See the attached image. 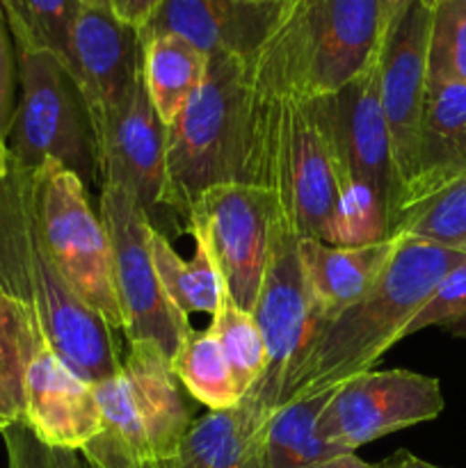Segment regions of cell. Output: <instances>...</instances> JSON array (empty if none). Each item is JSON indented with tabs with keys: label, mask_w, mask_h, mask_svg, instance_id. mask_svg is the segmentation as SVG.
I'll use <instances>...</instances> for the list:
<instances>
[{
	"label": "cell",
	"mask_w": 466,
	"mask_h": 468,
	"mask_svg": "<svg viewBox=\"0 0 466 468\" xmlns=\"http://www.w3.org/2000/svg\"><path fill=\"white\" fill-rule=\"evenodd\" d=\"M238 181L268 197L277 227L327 240L338 204L334 151L320 99H300L247 76Z\"/></svg>",
	"instance_id": "1"
},
{
	"label": "cell",
	"mask_w": 466,
	"mask_h": 468,
	"mask_svg": "<svg viewBox=\"0 0 466 468\" xmlns=\"http://www.w3.org/2000/svg\"><path fill=\"white\" fill-rule=\"evenodd\" d=\"M393 240L391 259L373 286L336 315L318 320L283 391L281 407L341 387L345 379L373 368L405 338L407 324L439 282L466 261V254L432 242Z\"/></svg>",
	"instance_id": "2"
},
{
	"label": "cell",
	"mask_w": 466,
	"mask_h": 468,
	"mask_svg": "<svg viewBox=\"0 0 466 468\" xmlns=\"http://www.w3.org/2000/svg\"><path fill=\"white\" fill-rule=\"evenodd\" d=\"M379 0H281L247 76L300 99H323L355 80L379 55Z\"/></svg>",
	"instance_id": "3"
},
{
	"label": "cell",
	"mask_w": 466,
	"mask_h": 468,
	"mask_svg": "<svg viewBox=\"0 0 466 468\" xmlns=\"http://www.w3.org/2000/svg\"><path fill=\"white\" fill-rule=\"evenodd\" d=\"M245 59L208 55L204 82L176 123L164 128L163 206L183 219L201 192L238 181Z\"/></svg>",
	"instance_id": "4"
},
{
	"label": "cell",
	"mask_w": 466,
	"mask_h": 468,
	"mask_svg": "<svg viewBox=\"0 0 466 468\" xmlns=\"http://www.w3.org/2000/svg\"><path fill=\"white\" fill-rule=\"evenodd\" d=\"M30 218L32 231L59 277L114 332H123L112 242L101 215L91 208L85 183L62 165L44 163L30 176Z\"/></svg>",
	"instance_id": "5"
},
{
	"label": "cell",
	"mask_w": 466,
	"mask_h": 468,
	"mask_svg": "<svg viewBox=\"0 0 466 468\" xmlns=\"http://www.w3.org/2000/svg\"><path fill=\"white\" fill-rule=\"evenodd\" d=\"M16 69L21 94L7 137L14 163L26 172L58 163L87 190L99 186L91 119L67 64L48 50H16Z\"/></svg>",
	"instance_id": "6"
},
{
	"label": "cell",
	"mask_w": 466,
	"mask_h": 468,
	"mask_svg": "<svg viewBox=\"0 0 466 468\" xmlns=\"http://www.w3.org/2000/svg\"><path fill=\"white\" fill-rule=\"evenodd\" d=\"M99 215L112 242L114 283L128 343H154L169 359L195 332L190 318L167 300L149 247L151 218L123 187L101 186Z\"/></svg>",
	"instance_id": "7"
},
{
	"label": "cell",
	"mask_w": 466,
	"mask_h": 468,
	"mask_svg": "<svg viewBox=\"0 0 466 468\" xmlns=\"http://www.w3.org/2000/svg\"><path fill=\"white\" fill-rule=\"evenodd\" d=\"M446 410L439 379L414 370H364L345 379L318 419V434L329 446L355 452L397 430L437 419Z\"/></svg>",
	"instance_id": "8"
},
{
	"label": "cell",
	"mask_w": 466,
	"mask_h": 468,
	"mask_svg": "<svg viewBox=\"0 0 466 468\" xmlns=\"http://www.w3.org/2000/svg\"><path fill=\"white\" fill-rule=\"evenodd\" d=\"M297 242L286 229L272 224L268 265L251 311L265 343V373L247 398L270 414L281 407L292 370L320 320L306 288Z\"/></svg>",
	"instance_id": "9"
},
{
	"label": "cell",
	"mask_w": 466,
	"mask_h": 468,
	"mask_svg": "<svg viewBox=\"0 0 466 468\" xmlns=\"http://www.w3.org/2000/svg\"><path fill=\"white\" fill-rule=\"evenodd\" d=\"M272 206L254 186L233 181L201 192L185 218L208 245L227 295L240 309L254 311L270 254Z\"/></svg>",
	"instance_id": "10"
},
{
	"label": "cell",
	"mask_w": 466,
	"mask_h": 468,
	"mask_svg": "<svg viewBox=\"0 0 466 468\" xmlns=\"http://www.w3.org/2000/svg\"><path fill=\"white\" fill-rule=\"evenodd\" d=\"M320 108L336 163L338 190L347 186L373 190L391 210L393 224L400 197V178L379 103L377 59L336 94L323 96Z\"/></svg>",
	"instance_id": "11"
},
{
	"label": "cell",
	"mask_w": 466,
	"mask_h": 468,
	"mask_svg": "<svg viewBox=\"0 0 466 468\" xmlns=\"http://www.w3.org/2000/svg\"><path fill=\"white\" fill-rule=\"evenodd\" d=\"M32 292L35 314L50 350L87 384H101L122 373L123 356L114 329L87 304L55 270L32 231Z\"/></svg>",
	"instance_id": "12"
},
{
	"label": "cell",
	"mask_w": 466,
	"mask_h": 468,
	"mask_svg": "<svg viewBox=\"0 0 466 468\" xmlns=\"http://www.w3.org/2000/svg\"><path fill=\"white\" fill-rule=\"evenodd\" d=\"M142 58L144 39L137 27L114 16L108 5L80 9L64 64L85 99L91 131L131 101L142 78Z\"/></svg>",
	"instance_id": "13"
},
{
	"label": "cell",
	"mask_w": 466,
	"mask_h": 468,
	"mask_svg": "<svg viewBox=\"0 0 466 468\" xmlns=\"http://www.w3.org/2000/svg\"><path fill=\"white\" fill-rule=\"evenodd\" d=\"M432 9L414 0L379 46V103L391 140L400 187L409 176L428 94V46Z\"/></svg>",
	"instance_id": "14"
},
{
	"label": "cell",
	"mask_w": 466,
	"mask_h": 468,
	"mask_svg": "<svg viewBox=\"0 0 466 468\" xmlns=\"http://www.w3.org/2000/svg\"><path fill=\"white\" fill-rule=\"evenodd\" d=\"M96 167L101 186L123 187L154 215L164 197V128L158 122L144 87L137 82L131 101L94 131Z\"/></svg>",
	"instance_id": "15"
},
{
	"label": "cell",
	"mask_w": 466,
	"mask_h": 468,
	"mask_svg": "<svg viewBox=\"0 0 466 468\" xmlns=\"http://www.w3.org/2000/svg\"><path fill=\"white\" fill-rule=\"evenodd\" d=\"M21 423L44 446L76 452L103 428L94 387L55 356L44 334L23 373Z\"/></svg>",
	"instance_id": "16"
},
{
	"label": "cell",
	"mask_w": 466,
	"mask_h": 468,
	"mask_svg": "<svg viewBox=\"0 0 466 468\" xmlns=\"http://www.w3.org/2000/svg\"><path fill=\"white\" fill-rule=\"evenodd\" d=\"M281 9V0H163L142 27V37H183L206 55L249 59L263 44Z\"/></svg>",
	"instance_id": "17"
},
{
	"label": "cell",
	"mask_w": 466,
	"mask_h": 468,
	"mask_svg": "<svg viewBox=\"0 0 466 468\" xmlns=\"http://www.w3.org/2000/svg\"><path fill=\"white\" fill-rule=\"evenodd\" d=\"M464 176L466 85L455 80H428L414 160L409 176L400 187L396 215Z\"/></svg>",
	"instance_id": "18"
},
{
	"label": "cell",
	"mask_w": 466,
	"mask_h": 468,
	"mask_svg": "<svg viewBox=\"0 0 466 468\" xmlns=\"http://www.w3.org/2000/svg\"><path fill=\"white\" fill-rule=\"evenodd\" d=\"M123 378L155 455L164 466L174 468L183 437L195 423V410L187 400L190 393L174 373L172 359L154 343H128Z\"/></svg>",
	"instance_id": "19"
},
{
	"label": "cell",
	"mask_w": 466,
	"mask_h": 468,
	"mask_svg": "<svg viewBox=\"0 0 466 468\" xmlns=\"http://www.w3.org/2000/svg\"><path fill=\"white\" fill-rule=\"evenodd\" d=\"M270 419L249 398L231 410H210L190 425L174 468H270Z\"/></svg>",
	"instance_id": "20"
},
{
	"label": "cell",
	"mask_w": 466,
	"mask_h": 468,
	"mask_svg": "<svg viewBox=\"0 0 466 468\" xmlns=\"http://www.w3.org/2000/svg\"><path fill=\"white\" fill-rule=\"evenodd\" d=\"M393 245V238L356 247L327 245L315 238L297 242L302 272L320 320L336 315L373 286L391 259Z\"/></svg>",
	"instance_id": "21"
},
{
	"label": "cell",
	"mask_w": 466,
	"mask_h": 468,
	"mask_svg": "<svg viewBox=\"0 0 466 468\" xmlns=\"http://www.w3.org/2000/svg\"><path fill=\"white\" fill-rule=\"evenodd\" d=\"M142 39H144L142 76H144L146 94L158 122L163 123V128H169L176 123L204 82L208 71V55L172 32L142 37Z\"/></svg>",
	"instance_id": "22"
},
{
	"label": "cell",
	"mask_w": 466,
	"mask_h": 468,
	"mask_svg": "<svg viewBox=\"0 0 466 468\" xmlns=\"http://www.w3.org/2000/svg\"><path fill=\"white\" fill-rule=\"evenodd\" d=\"M94 396L103 428L80 451L90 468H167L137 419L123 368L117 378L94 384Z\"/></svg>",
	"instance_id": "23"
},
{
	"label": "cell",
	"mask_w": 466,
	"mask_h": 468,
	"mask_svg": "<svg viewBox=\"0 0 466 468\" xmlns=\"http://www.w3.org/2000/svg\"><path fill=\"white\" fill-rule=\"evenodd\" d=\"M30 176L0 154V292L35 306Z\"/></svg>",
	"instance_id": "24"
},
{
	"label": "cell",
	"mask_w": 466,
	"mask_h": 468,
	"mask_svg": "<svg viewBox=\"0 0 466 468\" xmlns=\"http://www.w3.org/2000/svg\"><path fill=\"white\" fill-rule=\"evenodd\" d=\"M187 233L195 240V251H192L190 259H181L169 238L160 229H155V224H151L149 247L151 256H154L155 274L163 283L167 300L183 315H187V318H190V314L215 315L224 295H227L224 279L201 233H196L195 229H187Z\"/></svg>",
	"instance_id": "25"
},
{
	"label": "cell",
	"mask_w": 466,
	"mask_h": 468,
	"mask_svg": "<svg viewBox=\"0 0 466 468\" xmlns=\"http://www.w3.org/2000/svg\"><path fill=\"white\" fill-rule=\"evenodd\" d=\"M334 391L336 387L318 396L292 400L274 411L268 430L270 468H304L343 452L318 434V419Z\"/></svg>",
	"instance_id": "26"
},
{
	"label": "cell",
	"mask_w": 466,
	"mask_h": 468,
	"mask_svg": "<svg viewBox=\"0 0 466 468\" xmlns=\"http://www.w3.org/2000/svg\"><path fill=\"white\" fill-rule=\"evenodd\" d=\"M39 338L35 306L0 292V423L5 428L21 420L23 373Z\"/></svg>",
	"instance_id": "27"
},
{
	"label": "cell",
	"mask_w": 466,
	"mask_h": 468,
	"mask_svg": "<svg viewBox=\"0 0 466 468\" xmlns=\"http://www.w3.org/2000/svg\"><path fill=\"white\" fill-rule=\"evenodd\" d=\"M82 7L80 0H0V14L14 48L48 50L62 62Z\"/></svg>",
	"instance_id": "28"
},
{
	"label": "cell",
	"mask_w": 466,
	"mask_h": 468,
	"mask_svg": "<svg viewBox=\"0 0 466 468\" xmlns=\"http://www.w3.org/2000/svg\"><path fill=\"white\" fill-rule=\"evenodd\" d=\"M172 366L192 400L208 410H231L242 402L222 347L210 329L192 332L172 359Z\"/></svg>",
	"instance_id": "29"
},
{
	"label": "cell",
	"mask_w": 466,
	"mask_h": 468,
	"mask_svg": "<svg viewBox=\"0 0 466 468\" xmlns=\"http://www.w3.org/2000/svg\"><path fill=\"white\" fill-rule=\"evenodd\" d=\"M388 238H414L466 254V176L400 210Z\"/></svg>",
	"instance_id": "30"
},
{
	"label": "cell",
	"mask_w": 466,
	"mask_h": 468,
	"mask_svg": "<svg viewBox=\"0 0 466 468\" xmlns=\"http://www.w3.org/2000/svg\"><path fill=\"white\" fill-rule=\"evenodd\" d=\"M208 329L217 338L233 382L245 400L265 373V343L254 315L224 295L217 314L210 315Z\"/></svg>",
	"instance_id": "31"
},
{
	"label": "cell",
	"mask_w": 466,
	"mask_h": 468,
	"mask_svg": "<svg viewBox=\"0 0 466 468\" xmlns=\"http://www.w3.org/2000/svg\"><path fill=\"white\" fill-rule=\"evenodd\" d=\"M428 80L466 85V0H439L432 9Z\"/></svg>",
	"instance_id": "32"
},
{
	"label": "cell",
	"mask_w": 466,
	"mask_h": 468,
	"mask_svg": "<svg viewBox=\"0 0 466 468\" xmlns=\"http://www.w3.org/2000/svg\"><path fill=\"white\" fill-rule=\"evenodd\" d=\"M428 327H448L455 332L466 327V261L455 265L439 282L432 295L407 324L405 338Z\"/></svg>",
	"instance_id": "33"
},
{
	"label": "cell",
	"mask_w": 466,
	"mask_h": 468,
	"mask_svg": "<svg viewBox=\"0 0 466 468\" xmlns=\"http://www.w3.org/2000/svg\"><path fill=\"white\" fill-rule=\"evenodd\" d=\"M9 464L16 468H87L76 451L50 448L37 441L35 434L18 420L0 430Z\"/></svg>",
	"instance_id": "34"
},
{
	"label": "cell",
	"mask_w": 466,
	"mask_h": 468,
	"mask_svg": "<svg viewBox=\"0 0 466 468\" xmlns=\"http://www.w3.org/2000/svg\"><path fill=\"white\" fill-rule=\"evenodd\" d=\"M16 50H14L12 35H9L3 14H0V154L5 155H9L7 137L9 128H12L14 110H16Z\"/></svg>",
	"instance_id": "35"
},
{
	"label": "cell",
	"mask_w": 466,
	"mask_h": 468,
	"mask_svg": "<svg viewBox=\"0 0 466 468\" xmlns=\"http://www.w3.org/2000/svg\"><path fill=\"white\" fill-rule=\"evenodd\" d=\"M163 0H108V7L112 9V14L117 18H122L128 26L142 27L154 18V14L158 12Z\"/></svg>",
	"instance_id": "36"
},
{
	"label": "cell",
	"mask_w": 466,
	"mask_h": 468,
	"mask_svg": "<svg viewBox=\"0 0 466 468\" xmlns=\"http://www.w3.org/2000/svg\"><path fill=\"white\" fill-rule=\"evenodd\" d=\"M379 3H382V41H384L388 37V32L393 30V26L397 23V18L405 14V9L409 7L414 0H379Z\"/></svg>",
	"instance_id": "37"
},
{
	"label": "cell",
	"mask_w": 466,
	"mask_h": 468,
	"mask_svg": "<svg viewBox=\"0 0 466 468\" xmlns=\"http://www.w3.org/2000/svg\"><path fill=\"white\" fill-rule=\"evenodd\" d=\"M304 468H382V466H373L368 462H364L361 457H356L355 452H338V455L327 457V460H320L315 464H309Z\"/></svg>",
	"instance_id": "38"
},
{
	"label": "cell",
	"mask_w": 466,
	"mask_h": 468,
	"mask_svg": "<svg viewBox=\"0 0 466 468\" xmlns=\"http://www.w3.org/2000/svg\"><path fill=\"white\" fill-rule=\"evenodd\" d=\"M382 468H441V466L429 464V462L420 460V457L416 455H409V452H397V455Z\"/></svg>",
	"instance_id": "39"
},
{
	"label": "cell",
	"mask_w": 466,
	"mask_h": 468,
	"mask_svg": "<svg viewBox=\"0 0 466 468\" xmlns=\"http://www.w3.org/2000/svg\"><path fill=\"white\" fill-rule=\"evenodd\" d=\"M85 7H91V5H108V0H80Z\"/></svg>",
	"instance_id": "40"
},
{
	"label": "cell",
	"mask_w": 466,
	"mask_h": 468,
	"mask_svg": "<svg viewBox=\"0 0 466 468\" xmlns=\"http://www.w3.org/2000/svg\"><path fill=\"white\" fill-rule=\"evenodd\" d=\"M420 3H423L428 9H434V5H437L439 0H420Z\"/></svg>",
	"instance_id": "41"
},
{
	"label": "cell",
	"mask_w": 466,
	"mask_h": 468,
	"mask_svg": "<svg viewBox=\"0 0 466 468\" xmlns=\"http://www.w3.org/2000/svg\"><path fill=\"white\" fill-rule=\"evenodd\" d=\"M3 428H5V425H3V423H0V430H3Z\"/></svg>",
	"instance_id": "42"
},
{
	"label": "cell",
	"mask_w": 466,
	"mask_h": 468,
	"mask_svg": "<svg viewBox=\"0 0 466 468\" xmlns=\"http://www.w3.org/2000/svg\"><path fill=\"white\" fill-rule=\"evenodd\" d=\"M9 468H16V466H12V464H9Z\"/></svg>",
	"instance_id": "43"
}]
</instances>
